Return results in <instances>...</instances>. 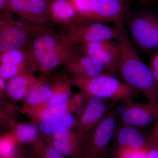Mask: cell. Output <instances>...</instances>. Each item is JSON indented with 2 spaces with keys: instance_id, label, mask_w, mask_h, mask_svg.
I'll use <instances>...</instances> for the list:
<instances>
[{
  "instance_id": "5",
  "label": "cell",
  "mask_w": 158,
  "mask_h": 158,
  "mask_svg": "<svg viewBox=\"0 0 158 158\" xmlns=\"http://www.w3.org/2000/svg\"><path fill=\"white\" fill-rule=\"evenodd\" d=\"M86 96V103L78 114L73 127L85 155L90 146L94 132L110 112L106 100L95 97Z\"/></svg>"
},
{
  "instance_id": "18",
  "label": "cell",
  "mask_w": 158,
  "mask_h": 158,
  "mask_svg": "<svg viewBox=\"0 0 158 158\" xmlns=\"http://www.w3.org/2000/svg\"><path fill=\"white\" fill-rule=\"evenodd\" d=\"M37 81L32 73L22 74L8 81L5 93L15 101L23 100Z\"/></svg>"
},
{
  "instance_id": "32",
  "label": "cell",
  "mask_w": 158,
  "mask_h": 158,
  "mask_svg": "<svg viewBox=\"0 0 158 158\" xmlns=\"http://www.w3.org/2000/svg\"><path fill=\"white\" fill-rule=\"evenodd\" d=\"M147 158H158V148L149 146Z\"/></svg>"
},
{
  "instance_id": "16",
  "label": "cell",
  "mask_w": 158,
  "mask_h": 158,
  "mask_svg": "<svg viewBox=\"0 0 158 158\" xmlns=\"http://www.w3.org/2000/svg\"><path fill=\"white\" fill-rule=\"evenodd\" d=\"M115 141L116 148H129L135 149H143L148 147V138L136 127L123 124L116 131Z\"/></svg>"
},
{
  "instance_id": "19",
  "label": "cell",
  "mask_w": 158,
  "mask_h": 158,
  "mask_svg": "<svg viewBox=\"0 0 158 158\" xmlns=\"http://www.w3.org/2000/svg\"><path fill=\"white\" fill-rule=\"evenodd\" d=\"M10 63L25 66L30 73L39 70V65L29 48L12 50L1 53L0 64Z\"/></svg>"
},
{
  "instance_id": "6",
  "label": "cell",
  "mask_w": 158,
  "mask_h": 158,
  "mask_svg": "<svg viewBox=\"0 0 158 158\" xmlns=\"http://www.w3.org/2000/svg\"><path fill=\"white\" fill-rule=\"evenodd\" d=\"M129 29L135 44L148 52L158 49V17L148 12L135 15L130 19Z\"/></svg>"
},
{
  "instance_id": "27",
  "label": "cell",
  "mask_w": 158,
  "mask_h": 158,
  "mask_svg": "<svg viewBox=\"0 0 158 158\" xmlns=\"http://www.w3.org/2000/svg\"><path fill=\"white\" fill-rule=\"evenodd\" d=\"M78 13L86 22H95L90 0H70Z\"/></svg>"
},
{
  "instance_id": "23",
  "label": "cell",
  "mask_w": 158,
  "mask_h": 158,
  "mask_svg": "<svg viewBox=\"0 0 158 158\" xmlns=\"http://www.w3.org/2000/svg\"><path fill=\"white\" fill-rule=\"evenodd\" d=\"M10 132L19 146L23 144H32L40 137L38 128L33 124L17 123L13 126Z\"/></svg>"
},
{
  "instance_id": "30",
  "label": "cell",
  "mask_w": 158,
  "mask_h": 158,
  "mask_svg": "<svg viewBox=\"0 0 158 158\" xmlns=\"http://www.w3.org/2000/svg\"><path fill=\"white\" fill-rule=\"evenodd\" d=\"M156 82L158 85V54L155 55L151 59L150 67Z\"/></svg>"
},
{
  "instance_id": "3",
  "label": "cell",
  "mask_w": 158,
  "mask_h": 158,
  "mask_svg": "<svg viewBox=\"0 0 158 158\" xmlns=\"http://www.w3.org/2000/svg\"><path fill=\"white\" fill-rule=\"evenodd\" d=\"M72 85L80 88L87 96L104 100L127 101L137 97L139 92L110 74L103 73L89 78L70 79Z\"/></svg>"
},
{
  "instance_id": "7",
  "label": "cell",
  "mask_w": 158,
  "mask_h": 158,
  "mask_svg": "<svg viewBox=\"0 0 158 158\" xmlns=\"http://www.w3.org/2000/svg\"><path fill=\"white\" fill-rule=\"evenodd\" d=\"M123 27H110L98 22H89L66 31L62 37L68 42L81 44L113 40L118 39Z\"/></svg>"
},
{
  "instance_id": "1",
  "label": "cell",
  "mask_w": 158,
  "mask_h": 158,
  "mask_svg": "<svg viewBox=\"0 0 158 158\" xmlns=\"http://www.w3.org/2000/svg\"><path fill=\"white\" fill-rule=\"evenodd\" d=\"M116 40L120 52L117 72L123 82L143 94L149 102H158V85L151 69L138 56L124 27Z\"/></svg>"
},
{
  "instance_id": "8",
  "label": "cell",
  "mask_w": 158,
  "mask_h": 158,
  "mask_svg": "<svg viewBox=\"0 0 158 158\" xmlns=\"http://www.w3.org/2000/svg\"><path fill=\"white\" fill-rule=\"evenodd\" d=\"M49 0H9L6 11L33 25L45 26L50 20Z\"/></svg>"
},
{
  "instance_id": "28",
  "label": "cell",
  "mask_w": 158,
  "mask_h": 158,
  "mask_svg": "<svg viewBox=\"0 0 158 158\" xmlns=\"http://www.w3.org/2000/svg\"><path fill=\"white\" fill-rule=\"evenodd\" d=\"M148 148L140 150L129 148H116L114 158H147Z\"/></svg>"
},
{
  "instance_id": "15",
  "label": "cell",
  "mask_w": 158,
  "mask_h": 158,
  "mask_svg": "<svg viewBox=\"0 0 158 158\" xmlns=\"http://www.w3.org/2000/svg\"><path fill=\"white\" fill-rule=\"evenodd\" d=\"M63 66L72 77L80 78L93 77L106 72L100 59L85 55H78Z\"/></svg>"
},
{
  "instance_id": "35",
  "label": "cell",
  "mask_w": 158,
  "mask_h": 158,
  "mask_svg": "<svg viewBox=\"0 0 158 158\" xmlns=\"http://www.w3.org/2000/svg\"><path fill=\"white\" fill-rule=\"evenodd\" d=\"M49 1H52V0H49Z\"/></svg>"
},
{
  "instance_id": "25",
  "label": "cell",
  "mask_w": 158,
  "mask_h": 158,
  "mask_svg": "<svg viewBox=\"0 0 158 158\" xmlns=\"http://www.w3.org/2000/svg\"><path fill=\"white\" fill-rule=\"evenodd\" d=\"M19 147L17 141L10 131L0 139V158H8L16 152Z\"/></svg>"
},
{
  "instance_id": "26",
  "label": "cell",
  "mask_w": 158,
  "mask_h": 158,
  "mask_svg": "<svg viewBox=\"0 0 158 158\" xmlns=\"http://www.w3.org/2000/svg\"><path fill=\"white\" fill-rule=\"evenodd\" d=\"M24 73H29L25 66L10 63L0 64V77L7 81Z\"/></svg>"
},
{
  "instance_id": "14",
  "label": "cell",
  "mask_w": 158,
  "mask_h": 158,
  "mask_svg": "<svg viewBox=\"0 0 158 158\" xmlns=\"http://www.w3.org/2000/svg\"><path fill=\"white\" fill-rule=\"evenodd\" d=\"M49 16L51 21L65 27L67 31L88 22L80 16L70 0H52L49 6Z\"/></svg>"
},
{
  "instance_id": "31",
  "label": "cell",
  "mask_w": 158,
  "mask_h": 158,
  "mask_svg": "<svg viewBox=\"0 0 158 158\" xmlns=\"http://www.w3.org/2000/svg\"><path fill=\"white\" fill-rule=\"evenodd\" d=\"M8 158H33L31 152L25 149H21L19 147L13 155Z\"/></svg>"
},
{
  "instance_id": "4",
  "label": "cell",
  "mask_w": 158,
  "mask_h": 158,
  "mask_svg": "<svg viewBox=\"0 0 158 158\" xmlns=\"http://www.w3.org/2000/svg\"><path fill=\"white\" fill-rule=\"evenodd\" d=\"M44 26L16 20L9 12L0 13V53L12 50L30 49L33 38Z\"/></svg>"
},
{
  "instance_id": "10",
  "label": "cell",
  "mask_w": 158,
  "mask_h": 158,
  "mask_svg": "<svg viewBox=\"0 0 158 158\" xmlns=\"http://www.w3.org/2000/svg\"><path fill=\"white\" fill-rule=\"evenodd\" d=\"M125 103L126 107L121 116L123 124L142 127L158 119V102L139 103L131 99Z\"/></svg>"
},
{
  "instance_id": "22",
  "label": "cell",
  "mask_w": 158,
  "mask_h": 158,
  "mask_svg": "<svg viewBox=\"0 0 158 158\" xmlns=\"http://www.w3.org/2000/svg\"><path fill=\"white\" fill-rule=\"evenodd\" d=\"M76 121L72 114H66L55 119L39 122L38 129L42 138H45L52 135L60 129L73 127Z\"/></svg>"
},
{
  "instance_id": "2",
  "label": "cell",
  "mask_w": 158,
  "mask_h": 158,
  "mask_svg": "<svg viewBox=\"0 0 158 158\" xmlns=\"http://www.w3.org/2000/svg\"><path fill=\"white\" fill-rule=\"evenodd\" d=\"M74 44L44 26L35 34L30 49L39 65V70L48 73L65 65L78 55Z\"/></svg>"
},
{
  "instance_id": "34",
  "label": "cell",
  "mask_w": 158,
  "mask_h": 158,
  "mask_svg": "<svg viewBox=\"0 0 158 158\" xmlns=\"http://www.w3.org/2000/svg\"><path fill=\"white\" fill-rule=\"evenodd\" d=\"M9 0H0V11L1 12H6L7 10Z\"/></svg>"
},
{
  "instance_id": "11",
  "label": "cell",
  "mask_w": 158,
  "mask_h": 158,
  "mask_svg": "<svg viewBox=\"0 0 158 158\" xmlns=\"http://www.w3.org/2000/svg\"><path fill=\"white\" fill-rule=\"evenodd\" d=\"M95 22L110 23L122 27L127 11L126 0H90Z\"/></svg>"
},
{
  "instance_id": "17",
  "label": "cell",
  "mask_w": 158,
  "mask_h": 158,
  "mask_svg": "<svg viewBox=\"0 0 158 158\" xmlns=\"http://www.w3.org/2000/svg\"><path fill=\"white\" fill-rule=\"evenodd\" d=\"M70 80H60L53 84V92L50 98L42 104L32 108H21V112L25 114L45 108L60 104L70 99L73 94L71 91Z\"/></svg>"
},
{
  "instance_id": "29",
  "label": "cell",
  "mask_w": 158,
  "mask_h": 158,
  "mask_svg": "<svg viewBox=\"0 0 158 158\" xmlns=\"http://www.w3.org/2000/svg\"><path fill=\"white\" fill-rule=\"evenodd\" d=\"M149 146L158 148V121L156 122L151 133L148 137Z\"/></svg>"
},
{
  "instance_id": "33",
  "label": "cell",
  "mask_w": 158,
  "mask_h": 158,
  "mask_svg": "<svg viewBox=\"0 0 158 158\" xmlns=\"http://www.w3.org/2000/svg\"><path fill=\"white\" fill-rule=\"evenodd\" d=\"M6 79L0 77V90L1 92H5L8 85V81Z\"/></svg>"
},
{
  "instance_id": "9",
  "label": "cell",
  "mask_w": 158,
  "mask_h": 158,
  "mask_svg": "<svg viewBox=\"0 0 158 158\" xmlns=\"http://www.w3.org/2000/svg\"><path fill=\"white\" fill-rule=\"evenodd\" d=\"M116 113L110 111L94 132L90 146L84 158H102L116 131Z\"/></svg>"
},
{
  "instance_id": "21",
  "label": "cell",
  "mask_w": 158,
  "mask_h": 158,
  "mask_svg": "<svg viewBox=\"0 0 158 158\" xmlns=\"http://www.w3.org/2000/svg\"><path fill=\"white\" fill-rule=\"evenodd\" d=\"M103 48L90 55L100 59L104 65L105 73L111 74L117 72L120 52L118 43L111 40Z\"/></svg>"
},
{
  "instance_id": "24",
  "label": "cell",
  "mask_w": 158,
  "mask_h": 158,
  "mask_svg": "<svg viewBox=\"0 0 158 158\" xmlns=\"http://www.w3.org/2000/svg\"><path fill=\"white\" fill-rule=\"evenodd\" d=\"M30 145V152L33 158H65L40 137Z\"/></svg>"
},
{
  "instance_id": "12",
  "label": "cell",
  "mask_w": 158,
  "mask_h": 158,
  "mask_svg": "<svg viewBox=\"0 0 158 158\" xmlns=\"http://www.w3.org/2000/svg\"><path fill=\"white\" fill-rule=\"evenodd\" d=\"M41 138L65 156L84 158L85 152L73 127L63 128L49 137Z\"/></svg>"
},
{
  "instance_id": "20",
  "label": "cell",
  "mask_w": 158,
  "mask_h": 158,
  "mask_svg": "<svg viewBox=\"0 0 158 158\" xmlns=\"http://www.w3.org/2000/svg\"><path fill=\"white\" fill-rule=\"evenodd\" d=\"M53 92V85H49L44 77H40L24 99L22 108L34 107L42 104L50 98Z\"/></svg>"
},
{
  "instance_id": "13",
  "label": "cell",
  "mask_w": 158,
  "mask_h": 158,
  "mask_svg": "<svg viewBox=\"0 0 158 158\" xmlns=\"http://www.w3.org/2000/svg\"><path fill=\"white\" fill-rule=\"evenodd\" d=\"M86 96L83 92L73 95L70 99L60 104L52 106L25 114L35 121L40 122L51 120L68 114L80 113L84 107Z\"/></svg>"
}]
</instances>
